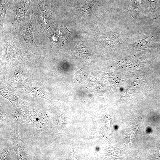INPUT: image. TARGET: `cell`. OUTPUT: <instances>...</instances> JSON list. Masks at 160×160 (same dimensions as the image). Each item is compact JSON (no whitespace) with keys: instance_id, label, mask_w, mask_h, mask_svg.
<instances>
[{"instance_id":"52a82bcc","label":"cell","mask_w":160,"mask_h":160,"mask_svg":"<svg viewBox=\"0 0 160 160\" xmlns=\"http://www.w3.org/2000/svg\"><path fill=\"white\" fill-rule=\"evenodd\" d=\"M140 4V0H132V7L134 9L139 7Z\"/></svg>"},{"instance_id":"6da1fadb","label":"cell","mask_w":160,"mask_h":160,"mask_svg":"<svg viewBox=\"0 0 160 160\" xmlns=\"http://www.w3.org/2000/svg\"><path fill=\"white\" fill-rule=\"evenodd\" d=\"M30 11L26 13L19 24L11 33L14 37L21 43L35 44L34 31L31 19Z\"/></svg>"},{"instance_id":"277c9868","label":"cell","mask_w":160,"mask_h":160,"mask_svg":"<svg viewBox=\"0 0 160 160\" xmlns=\"http://www.w3.org/2000/svg\"><path fill=\"white\" fill-rule=\"evenodd\" d=\"M70 32L65 26L62 25L58 28L54 26L45 33L54 45L60 47L68 39L70 35Z\"/></svg>"},{"instance_id":"5b68a950","label":"cell","mask_w":160,"mask_h":160,"mask_svg":"<svg viewBox=\"0 0 160 160\" xmlns=\"http://www.w3.org/2000/svg\"><path fill=\"white\" fill-rule=\"evenodd\" d=\"M37 111H30L27 113L29 122L37 128L45 129L47 127V113Z\"/></svg>"},{"instance_id":"7a4b0ae2","label":"cell","mask_w":160,"mask_h":160,"mask_svg":"<svg viewBox=\"0 0 160 160\" xmlns=\"http://www.w3.org/2000/svg\"><path fill=\"white\" fill-rule=\"evenodd\" d=\"M33 11L37 21L44 32L51 29L54 25L49 23L48 15L52 7L49 0H33Z\"/></svg>"},{"instance_id":"3957f363","label":"cell","mask_w":160,"mask_h":160,"mask_svg":"<svg viewBox=\"0 0 160 160\" xmlns=\"http://www.w3.org/2000/svg\"><path fill=\"white\" fill-rule=\"evenodd\" d=\"M33 5V0H13L10 7L14 13L13 29L17 27L27 11Z\"/></svg>"},{"instance_id":"8992f818","label":"cell","mask_w":160,"mask_h":160,"mask_svg":"<svg viewBox=\"0 0 160 160\" xmlns=\"http://www.w3.org/2000/svg\"><path fill=\"white\" fill-rule=\"evenodd\" d=\"M13 0H0V34L5 32L4 23L7 9L11 6Z\"/></svg>"}]
</instances>
